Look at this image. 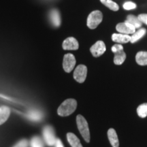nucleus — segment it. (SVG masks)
<instances>
[{
    "label": "nucleus",
    "instance_id": "nucleus-14",
    "mask_svg": "<svg viewBox=\"0 0 147 147\" xmlns=\"http://www.w3.org/2000/svg\"><path fill=\"white\" fill-rule=\"evenodd\" d=\"M51 22L55 27H59L61 25V17L59 12L57 10H52L49 14Z\"/></svg>",
    "mask_w": 147,
    "mask_h": 147
},
{
    "label": "nucleus",
    "instance_id": "nucleus-22",
    "mask_svg": "<svg viewBox=\"0 0 147 147\" xmlns=\"http://www.w3.org/2000/svg\"><path fill=\"white\" fill-rule=\"evenodd\" d=\"M31 147H44L42 139L38 136H35L31 140Z\"/></svg>",
    "mask_w": 147,
    "mask_h": 147
},
{
    "label": "nucleus",
    "instance_id": "nucleus-11",
    "mask_svg": "<svg viewBox=\"0 0 147 147\" xmlns=\"http://www.w3.org/2000/svg\"><path fill=\"white\" fill-rule=\"evenodd\" d=\"M108 138L113 147H119V141L117 132L114 129L110 128L108 131Z\"/></svg>",
    "mask_w": 147,
    "mask_h": 147
},
{
    "label": "nucleus",
    "instance_id": "nucleus-25",
    "mask_svg": "<svg viewBox=\"0 0 147 147\" xmlns=\"http://www.w3.org/2000/svg\"><path fill=\"white\" fill-rule=\"evenodd\" d=\"M138 19L142 23H144L147 25V14H140V15L138 16Z\"/></svg>",
    "mask_w": 147,
    "mask_h": 147
},
{
    "label": "nucleus",
    "instance_id": "nucleus-13",
    "mask_svg": "<svg viewBox=\"0 0 147 147\" xmlns=\"http://www.w3.org/2000/svg\"><path fill=\"white\" fill-rule=\"evenodd\" d=\"M10 115V108L5 106H2L0 107V125L8 120Z\"/></svg>",
    "mask_w": 147,
    "mask_h": 147
},
{
    "label": "nucleus",
    "instance_id": "nucleus-9",
    "mask_svg": "<svg viewBox=\"0 0 147 147\" xmlns=\"http://www.w3.org/2000/svg\"><path fill=\"white\" fill-rule=\"evenodd\" d=\"M116 29L120 32V34H133L136 32V28L131 24L125 22V23H120L116 27Z\"/></svg>",
    "mask_w": 147,
    "mask_h": 147
},
{
    "label": "nucleus",
    "instance_id": "nucleus-10",
    "mask_svg": "<svg viewBox=\"0 0 147 147\" xmlns=\"http://www.w3.org/2000/svg\"><path fill=\"white\" fill-rule=\"evenodd\" d=\"M62 47L64 50L75 51L78 49L79 45L76 38H73V37H69L64 40Z\"/></svg>",
    "mask_w": 147,
    "mask_h": 147
},
{
    "label": "nucleus",
    "instance_id": "nucleus-21",
    "mask_svg": "<svg viewBox=\"0 0 147 147\" xmlns=\"http://www.w3.org/2000/svg\"><path fill=\"white\" fill-rule=\"evenodd\" d=\"M137 113L141 118H145L147 117V103L141 104L138 107Z\"/></svg>",
    "mask_w": 147,
    "mask_h": 147
},
{
    "label": "nucleus",
    "instance_id": "nucleus-17",
    "mask_svg": "<svg viewBox=\"0 0 147 147\" xmlns=\"http://www.w3.org/2000/svg\"><path fill=\"white\" fill-rule=\"evenodd\" d=\"M27 117L29 119L33 121H39L43 117L42 113L39 110H32L27 114Z\"/></svg>",
    "mask_w": 147,
    "mask_h": 147
},
{
    "label": "nucleus",
    "instance_id": "nucleus-1",
    "mask_svg": "<svg viewBox=\"0 0 147 147\" xmlns=\"http://www.w3.org/2000/svg\"><path fill=\"white\" fill-rule=\"evenodd\" d=\"M77 107V102L74 99H67L58 108L57 113L61 117H67L75 111Z\"/></svg>",
    "mask_w": 147,
    "mask_h": 147
},
{
    "label": "nucleus",
    "instance_id": "nucleus-23",
    "mask_svg": "<svg viewBox=\"0 0 147 147\" xmlns=\"http://www.w3.org/2000/svg\"><path fill=\"white\" fill-rule=\"evenodd\" d=\"M123 8L127 10H133V9H135L136 8V4L133 2H131V1H127V2L124 3Z\"/></svg>",
    "mask_w": 147,
    "mask_h": 147
},
{
    "label": "nucleus",
    "instance_id": "nucleus-20",
    "mask_svg": "<svg viewBox=\"0 0 147 147\" xmlns=\"http://www.w3.org/2000/svg\"><path fill=\"white\" fill-rule=\"evenodd\" d=\"M100 1L103 4L105 5L106 7H108V8H110V10L113 11H117L119 10V5H117V3L112 1V0H100Z\"/></svg>",
    "mask_w": 147,
    "mask_h": 147
},
{
    "label": "nucleus",
    "instance_id": "nucleus-4",
    "mask_svg": "<svg viewBox=\"0 0 147 147\" xmlns=\"http://www.w3.org/2000/svg\"><path fill=\"white\" fill-rule=\"evenodd\" d=\"M112 51L115 54L114 63L116 65H121L126 59V54L123 51V47L120 44H117L112 47Z\"/></svg>",
    "mask_w": 147,
    "mask_h": 147
},
{
    "label": "nucleus",
    "instance_id": "nucleus-18",
    "mask_svg": "<svg viewBox=\"0 0 147 147\" xmlns=\"http://www.w3.org/2000/svg\"><path fill=\"white\" fill-rule=\"evenodd\" d=\"M126 22L127 23L131 24V25H133L136 29L139 28V27H141V25H142V22L140 21L138 18L136 17V16L134 15H129L127 17Z\"/></svg>",
    "mask_w": 147,
    "mask_h": 147
},
{
    "label": "nucleus",
    "instance_id": "nucleus-5",
    "mask_svg": "<svg viewBox=\"0 0 147 147\" xmlns=\"http://www.w3.org/2000/svg\"><path fill=\"white\" fill-rule=\"evenodd\" d=\"M42 134H43L44 140H45L46 143L49 146H54L57 138H55V131L52 127L50 125L45 127L43 129Z\"/></svg>",
    "mask_w": 147,
    "mask_h": 147
},
{
    "label": "nucleus",
    "instance_id": "nucleus-15",
    "mask_svg": "<svg viewBox=\"0 0 147 147\" xmlns=\"http://www.w3.org/2000/svg\"><path fill=\"white\" fill-rule=\"evenodd\" d=\"M67 139L71 147H82L80 140L73 133H67Z\"/></svg>",
    "mask_w": 147,
    "mask_h": 147
},
{
    "label": "nucleus",
    "instance_id": "nucleus-26",
    "mask_svg": "<svg viewBox=\"0 0 147 147\" xmlns=\"http://www.w3.org/2000/svg\"><path fill=\"white\" fill-rule=\"evenodd\" d=\"M55 147H64L63 143H62V142H61V140L59 138H57L56 142H55Z\"/></svg>",
    "mask_w": 147,
    "mask_h": 147
},
{
    "label": "nucleus",
    "instance_id": "nucleus-7",
    "mask_svg": "<svg viewBox=\"0 0 147 147\" xmlns=\"http://www.w3.org/2000/svg\"><path fill=\"white\" fill-rule=\"evenodd\" d=\"M87 74V67L84 65H79L74 71V78L79 83L84 82Z\"/></svg>",
    "mask_w": 147,
    "mask_h": 147
},
{
    "label": "nucleus",
    "instance_id": "nucleus-2",
    "mask_svg": "<svg viewBox=\"0 0 147 147\" xmlns=\"http://www.w3.org/2000/svg\"><path fill=\"white\" fill-rule=\"evenodd\" d=\"M77 127L84 140L87 142H90V131L87 120L83 116L78 115L76 117Z\"/></svg>",
    "mask_w": 147,
    "mask_h": 147
},
{
    "label": "nucleus",
    "instance_id": "nucleus-19",
    "mask_svg": "<svg viewBox=\"0 0 147 147\" xmlns=\"http://www.w3.org/2000/svg\"><path fill=\"white\" fill-rule=\"evenodd\" d=\"M146 31L145 29H139L137 32H135L133 34V35L131 36V40H130V42L131 43H134V42H137L138 40H139L140 38H142L144 35L146 34Z\"/></svg>",
    "mask_w": 147,
    "mask_h": 147
},
{
    "label": "nucleus",
    "instance_id": "nucleus-24",
    "mask_svg": "<svg viewBox=\"0 0 147 147\" xmlns=\"http://www.w3.org/2000/svg\"><path fill=\"white\" fill-rule=\"evenodd\" d=\"M28 146V142L26 140H22L19 141L15 146L13 147H27Z\"/></svg>",
    "mask_w": 147,
    "mask_h": 147
},
{
    "label": "nucleus",
    "instance_id": "nucleus-16",
    "mask_svg": "<svg viewBox=\"0 0 147 147\" xmlns=\"http://www.w3.org/2000/svg\"><path fill=\"white\" fill-rule=\"evenodd\" d=\"M136 61L137 63L140 65H147V52L145 51H140L136 54Z\"/></svg>",
    "mask_w": 147,
    "mask_h": 147
},
{
    "label": "nucleus",
    "instance_id": "nucleus-12",
    "mask_svg": "<svg viewBox=\"0 0 147 147\" xmlns=\"http://www.w3.org/2000/svg\"><path fill=\"white\" fill-rule=\"evenodd\" d=\"M112 40L115 42L120 44H125L130 42L131 36L123 34H114L112 36Z\"/></svg>",
    "mask_w": 147,
    "mask_h": 147
},
{
    "label": "nucleus",
    "instance_id": "nucleus-6",
    "mask_svg": "<svg viewBox=\"0 0 147 147\" xmlns=\"http://www.w3.org/2000/svg\"><path fill=\"white\" fill-rule=\"evenodd\" d=\"M76 58L72 54L68 53L64 55L63 61V67L65 71L67 73L71 72L74 68V66L76 65Z\"/></svg>",
    "mask_w": 147,
    "mask_h": 147
},
{
    "label": "nucleus",
    "instance_id": "nucleus-8",
    "mask_svg": "<svg viewBox=\"0 0 147 147\" xmlns=\"http://www.w3.org/2000/svg\"><path fill=\"white\" fill-rule=\"evenodd\" d=\"M106 45L104 42L97 41L95 45H93L90 49L91 54L95 57H100L105 53L106 51Z\"/></svg>",
    "mask_w": 147,
    "mask_h": 147
},
{
    "label": "nucleus",
    "instance_id": "nucleus-3",
    "mask_svg": "<svg viewBox=\"0 0 147 147\" xmlns=\"http://www.w3.org/2000/svg\"><path fill=\"white\" fill-rule=\"evenodd\" d=\"M103 15L102 12H100V10L93 11L87 18V26L91 29H95L101 23Z\"/></svg>",
    "mask_w": 147,
    "mask_h": 147
}]
</instances>
